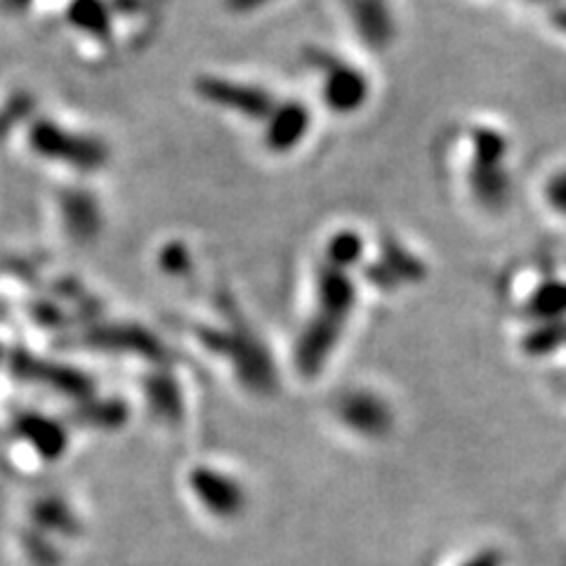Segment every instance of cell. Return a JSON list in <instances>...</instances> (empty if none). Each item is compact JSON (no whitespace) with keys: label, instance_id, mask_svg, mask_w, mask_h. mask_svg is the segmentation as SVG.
Instances as JSON below:
<instances>
[{"label":"cell","instance_id":"1","mask_svg":"<svg viewBox=\"0 0 566 566\" xmlns=\"http://www.w3.org/2000/svg\"><path fill=\"white\" fill-rule=\"evenodd\" d=\"M352 300L354 289L347 274L343 268L331 264V270L324 274V283L318 286V314L314 318V326L307 333L305 347H300V364L305 368L314 370L326 361V354L347 322Z\"/></svg>","mask_w":566,"mask_h":566},{"label":"cell","instance_id":"2","mask_svg":"<svg viewBox=\"0 0 566 566\" xmlns=\"http://www.w3.org/2000/svg\"><path fill=\"white\" fill-rule=\"evenodd\" d=\"M349 8L361 41L370 48H382L392 41V17L385 0H349Z\"/></svg>","mask_w":566,"mask_h":566},{"label":"cell","instance_id":"3","mask_svg":"<svg viewBox=\"0 0 566 566\" xmlns=\"http://www.w3.org/2000/svg\"><path fill=\"white\" fill-rule=\"evenodd\" d=\"M343 418L347 424H352L354 430L374 434V437L385 432L389 428V422H392L387 406L376 395H368V392L349 395L343 401Z\"/></svg>","mask_w":566,"mask_h":566},{"label":"cell","instance_id":"4","mask_svg":"<svg viewBox=\"0 0 566 566\" xmlns=\"http://www.w3.org/2000/svg\"><path fill=\"white\" fill-rule=\"evenodd\" d=\"M368 95V85L359 71H354L345 64H331L328 81H326V97L333 109L352 112L364 104Z\"/></svg>","mask_w":566,"mask_h":566},{"label":"cell","instance_id":"5","mask_svg":"<svg viewBox=\"0 0 566 566\" xmlns=\"http://www.w3.org/2000/svg\"><path fill=\"white\" fill-rule=\"evenodd\" d=\"M197 489L199 491H212V493H203L201 499L206 501V505L210 503L212 507H218L216 512H220V515H232L234 507H239V503H241L239 489L229 480H222V476H216V474L199 476Z\"/></svg>","mask_w":566,"mask_h":566},{"label":"cell","instance_id":"6","mask_svg":"<svg viewBox=\"0 0 566 566\" xmlns=\"http://www.w3.org/2000/svg\"><path fill=\"white\" fill-rule=\"evenodd\" d=\"M307 126V114L305 109H297V106H291L286 114H281L272 128V142L276 147H291L300 135L305 133Z\"/></svg>","mask_w":566,"mask_h":566},{"label":"cell","instance_id":"7","mask_svg":"<svg viewBox=\"0 0 566 566\" xmlns=\"http://www.w3.org/2000/svg\"><path fill=\"white\" fill-rule=\"evenodd\" d=\"M536 307L543 314H557L566 310V286H547L536 297Z\"/></svg>","mask_w":566,"mask_h":566},{"label":"cell","instance_id":"8","mask_svg":"<svg viewBox=\"0 0 566 566\" xmlns=\"http://www.w3.org/2000/svg\"><path fill=\"white\" fill-rule=\"evenodd\" d=\"M547 197H551V203L557 210L566 212V172L557 175L555 180L551 182V189H547Z\"/></svg>","mask_w":566,"mask_h":566},{"label":"cell","instance_id":"9","mask_svg":"<svg viewBox=\"0 0 566 566\" xmlns=\"http://www.w3.org/2000/svg\"><path fill=\"white\" fill-rule=\"evenodd\" d=\"M465 566H495V564L491 559H474V562H470Z\"/></svg>","mask_w":566,"mask_h":566},{"label":"cell","instance_id":"10","mask_svg":"<svg viewBox=\"0 0 566 566\" xmlns=\"http://www.w3.org/2000/svg\"><path fill=\"white\" fill-rule=\"evenodd\" d=\"M557 24L566 31V12H562V14H557Z\"/></svg>","mask_w":566,"mask_h":566}]
</instances>
